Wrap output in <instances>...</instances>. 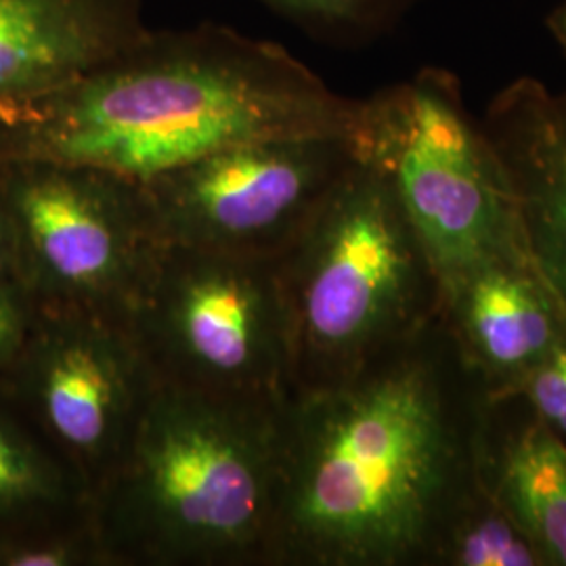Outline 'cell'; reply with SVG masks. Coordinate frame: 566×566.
Returning a JSON list of instances; mask_svg holds the SVG:
<instances>
[{
  "label": "cell",
  "instance_id": "obj_5",
  "mask_svg": "<svg viewBox=\"0 0 566 566\" xmlns=\"http://www.w3.org/2000/svg\"><path fill=\"white\" fill-rule=\"evenodd\" d=\"M348 143L395 191L441 292L481 264L528 254L504 164L451 72L426 67L361 99Z\"/></svg>",
  "mask_w": 566,
  "mask_h": 566
},
{
  "label": "cell",
  "instance_id": "obj_4",
  "mask_svg": "<svg viewBox=\"0 0 566 566\" xmlns=\"http://www.w3.org/2000/svg\"><path fill=\"white\" fill-rule=\"evenodd\" d=\"M292 392L338 385L441 317V282L385 177L353 160L275 261ZM290 392V395H292Z\"/></svg>",
  "mask_w": 566,
  "mask_h": 566
},
{
  "label": "cell",
  "instance_id": "obj_18",
  "mask_svg": "<svg viewBox=\"0 0 566 566\" xmlns=\"http://www.w3.org/2000/svg\"><path fill=\"white\" fill-rule=\"evenodd\" d=\"M507 397L521 399L544 424L566 441V332Z\"/></svg>",
  "mask_w": 566,
  "mask_h": 566
},
{
  "label": "cell",
  "instance_id": "obj_16",
  "mask_svg": "<svg viewBox=\"0 0 566 566\" xmlns=\"http://www.w3.org/2000/svg\"><path fill=\"white\" fill-rule=\"evenodd\" d=\"M0 566H109L91 504L76 514L0 535Z\"/></svg>",
  "mask_w": 566,
  "mask_h": 566
},
{
  "label": "cell",
  "instance_id": "obj_20",
  "mask_svg": "<svg viewBox=\"0 0 566 566\" xmlns=\"http://www.w3.org/2000/svg\"><path fill=\"white\" fill-rule=\"evenodd\" d=\"M0 283H21L18 243L11 214L0 191Z\"/></svg>",
  "mask_w": 566,
  "mask_h": 566
},
{
  "label": "cell",
  "instance_id": "obj_2",
  "mask_svg": "<svg viewBox=\"0 0 566 566\" xmlns=\"http://www.w3.org/2000/svg\"><path fill=\"white\" fill-rule=\"evenodd\" d=\"M357 105L282 44L212 23L147 30L72 81L2 105L0 163L143 182L240 143L348 137Z\"/></svg>",
  "mask_w": 566,
  "mask_h": 566
},
{
  "label": "cell",
  "instance_id": "obj_1",
  "mask_svg": "<svg viewBox=\"0 0 566 566\" xmlns=\"http://www.w3.org/2000/svg\"><path fill=\"white\" fill-rule=\"evenodd\" d=\"M491 405L443 315L343 382L292 392L266 566H439L481 486Z\"/></svg>",
  "mask_w": 566,
  "mask_h": 566
},
{
  "label": "cell",
  "instance_id": "obj_9",
  "mask_svg": "<svg viewBox=\"0 0 566 566\" xmlns=\"http://www.w3.org/2000/svg\"><path fill=\"white\" fill-rule=\"evenodd\" d=\"M0 385L91 500L120 462L158 380L124 322L39 306Z\"/></svg>",
  "mask_w": 566,
  "mask_h": 566
},
{
  "label": "cell",
  "instance_id": "obj_10",
  "mask_svg": "<svg viewBox=\"0 0 566 566\" xmlns=\"http://www.w3.org/2000/svg\"><path fill=\"white\" fill-rule=\"evenodd\" d=\"M441 315L493 401L521 385L566 332L565 303L531 252L481 264L451 283Z\"/></svg>",
  "mask_w": 566,
  "mask_h": 566
},
{
  "label": "cell",
  "instance_id": "obj_11",
  "mask_svg": "<svg viewBox=\"0 0 566 566\" xmlns=\"http://www.w3.org/2000/svg\"><path fill=\"white\" fill-rule=\"evenodd\" d=\"M481 124L504 164L526 248L566 306V95L518 78Z\"/></svg>",
  "mask_w": 566,
  "mask_h": 566
},
{
  "label": "cell",
  "instance_id": "obj_21",
  "mask_svg": "<svg viewBox=\"0 0 566 566\" xmlns=\"http://www.w3.org/2000/svg\"><path fill=\"white\" fill-rule=\"evenodd\" d=\"M547 25H549L554 39L563 46V51H565L566 55V2L565 4H560V7L549 15Z\"/></svg>",
  "mask_w": 566,
  "mask_h": 566
},
{
  "label": "cell",
  "instance_id": "obj_17",
  "mask_svg": "<svg viewBox=\"0 0 566 566\" xmlns=\"http://www.w3.org/2000/svg\"><path fill=\"white\" fill-rule=\"evenodd\" d=\"M315 34L364 36L397 18L405 0H259Z\"/></svg>",
  "mask_w": 566,
  "mask_h": 566
},
{
  "label": "cell",
  "instance_id": "obj_8",
  "mask_svg": "<svg viewBox=\"0 0 566 566\" xmlns=\"http://www.w3.org/2000/svg\"><path fill=\"white\" fill-rule=\"evenodd\" d=\"M355 160L348 137L240 143L139 181L166 243L275 263Z\"/></svg>",
  "mask_w": 566,
  "mask_h": 566
},
{
  "label": "cell",
  "instance_id": "obj_3",
  "mask_svg": "<svg viewBox=\"0 0 566 566\" xmlns=\"http://www.w3.org/2000/svg\"><path fill=\"white\" fill-rule=\"evenodd\" d=\"M280 411L156 386L88 500L109 566H266Z\"/></svg>",
  "mask_w": 566,
  "mask_h": 566
},
{
  "label": "cell",
  "instance_id": "obj_6",
  "mask_svg": "<svg viewBox=\"0 0 566 566\" xmlns=\"http://www.w3.org/2000/svg\"><path fill=\"white\" fill-rule=\"evenodd\" d=\"M126 325L158 385L263 405L292 392L275 263L163 242Z\"/></svg>",
  "mask_w": 566,
  "mask_h": 566
},
{
  "label": "cell",
  "instance_id": "obj_12",
  "mask_svg": "<svg viewBox=\"0 0 566 566\" xmlns=\"http://www.w3.org/2000/svg\"><path fill=\"white\" fill-rule=\"evenodd\" d=\"M145 0H0V107L116 55L149 30Z\"/></svg>",
  "mask_w": 566,
  "mask_h": 566
},
{
  "label": "cell",
  "instance_id": "obj_14",
  "mask_svg": "<svg viewBox=\"0 0 566 566\" xmlns=\"http://www.w3.org/2000/svg\"><path fill=\"white\" fill-rule=\"evenodd\" d=\"M72 468L0 385V535L88 507Z\"/></svg>",
  "mask_w": 566,
  "mask_h": 566
},
{
  "label": "cell",
  "instance_id": "obj_13",
  "mask_svg": "<svg viewBox=\"0 0 566 566\" xmlns=\"http://www.w3.org/2000/svg\"><path fill=\"white\" fill-rule=\"evenodd\" d=\"M523 409L516 422L500 401L491 405L481 483L542 549L547 566H566V441L525 403Z\"/></svg>",
  "mask_w": 566,
  "mask_h": 566
},
{
  "label": "cell",
  "instance_id": "obj_15",
  "mask_svg": "<svg viewBox=\"0 0 566 566\" xmlns=\"http://www.w3.org/2000/svg\"><path fill=\"white\" fill-rule=\"evenodd\" d=\"M439 566H547L542 549L481 486L447 531Z\"/></svg>",
  "mask_w": 566,
  "mask_h": 566
},
{
  "label": "cell",
  "instance_id": "obj_7",
  "mask_svg": "<svg viewBox=\"0 0 566 566\" xmlns=\"http://www.w3.org/2000/svg\"><path fill=\"white\" fill-rule=\"evenodd\" d=\"M0 191L34 303L126 324L163 245L142 182L81 164L0 163Z\"/></svg>",
  "mask_w": 566,
  "mask_h": 566
},
{
  "label": "cell",
  "instance_id": "obj_19",
  "mask_svg": "<svg viewBox=\"0 0 566 566\" xmlns=\"http://www.w3.org/2000/svg\"><path fill=\"white\" fill-rule=\"evenodd\" d=\"M39 304L21 283H0V382L20 357Z\"/></svg>",
  "mask_w": 566,
  "mask_h": 566
}]
</instances>
